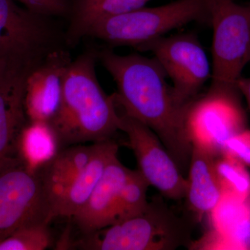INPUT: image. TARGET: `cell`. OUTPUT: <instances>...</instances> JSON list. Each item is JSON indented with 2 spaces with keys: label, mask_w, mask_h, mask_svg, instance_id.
Returning a JSON list of instances; mask_svg holds the SVG:
<instances>
[{
  "label": "cell",
  "mask_w": 250,
  "mask_h": 250,
  "mask_svg": "<svg viewBox=\"0 0 250 250\" xmlns=\"http://www.w3.org/2000/svg\"><path fill=\"white\" fill-rule=\"evenodd\" d=\"M98 59L117 86L116 104L122 111L152 130L178 166L188 170L192 145L187 129L189 105L179 103L157 61L139 53L120 55L109 49Z\"/></svg>",
  "instance_id": "obj_1"
},
{
  "label": "cell",
  "mask_w": 250,
  "mask_h": 250,
  "mask_svg": "<svg viewBox=\"0 0 250 250\" xmlns=\"http://www.w3.org/2000/svg\"><path fill=\"white\" fill-rule=\"evenodd\" d=\"M98 59V52L88 51L67 67L58 108L47 122L59 150L111 139L120 130L115 94L105 93L97 77Z\"/></svg>",
  "instance_id": "obj_2"
},
{
  "label": "cell",
  "mask_w": 250,
  "mask_h": 250,
  "mask_svg": "<svg viewBox=\"0 0 250 250\" xmlns=\"http://www.w3.org/2000/svg\"><path fill=\"white\" fill-rule=\"evenodd\" d=\"M197 219L189 212L179 215L159 195L146 209L75 241L83 250H174L190 249Z\"/></svg>",
  "instance_id": "obj_3"
},
{
  "label": "cell",
  "mask_w": 250,
  "mask_h": 250,
  "mask_svg": "<svg viewBox=\"0 0 250 250\" xmlns=\"http://www.w3.org/2000/svg\"><path fill=\"white\" fill-rule=\"evenodd\" d=\"M203 21H209L207 0H177L102 20L90 27L85 36L136 49L173 29Z\"/></svg>",
  "instance_id": "obj_4"
},
{
  "label": "cell",
  "mask_w": 250,
  "mask_h": 250,
  "mask_svg": "<svg viewBox=\"0 0 250 250\" xmlns=\"http://www.w3.org/2000/svg\"><path fill=\"white\" fill-rule=\"evenodd\" d=\"M213 27L211 84L237 87L250 62V5L207 0Z\"/></svg>",
  "instance_id": "obj_5"
},
{
  "label": "cell",
  "mask_w": 250,
  "mask_h": 250,
  "mask_svg": "<svg viewBox=\"0 0 250 250\" xmlns=\"http://www.w3.org/2000/svg\"><path fill=\"white\" fill-rule=\"evenodd\" d=\"M241 95L237 87L211 84L190 104L186 123L192 146L217 157L230 138L247 129Z\"/></svg>",
  "instance_id": "obj_6"
},
{
  "label": "cell",
  "mask_w": 250,
  "mask_h": 250,
  "mask_svg": "<svg viewBox=\"0 0 250 250\" xmlns=\"http://www.w3.org/2000/svg\"><path fill=\"white\" fill-rule=\"evenodd\" d=\"M136 49L153 54L172 81L174 95L182 104H190L211 78L207 54L198 38L192 33L161 36Z\"/></svg>",
  "instance_id": "obj_7"
},
{
  "label": "cell",
  "mask_w": 250,
  "mask_h": 250,
  "mask_svg": "<svg viewBox=\"0 0 250 250\" xmlns=\"http://www.w3.org/2000/svg\"><path fill=\"white\" fill-rule=\"evenodd\" d=\"M53 18L21 8L15 0H0V58L16 56L42 60L65 48V32Z\"/></svg>",
  "instance_id": "obj_8"
},
{
  "label": "cell",
  "mask_w": 250,
  "mask_h": 250,
  "mask_svg": "<svg viewBox=\"0 0 250 250\" xmlns=\"http://www.w3.org/2000/svg\"><path fill=\"white\" fill-rule=\"evenodd\" d=\"M119 129L129 139L139 170L162 196L182 200L187 195L188 180L179 170L157 135L132 117L120 113Z\"/></svg>",
  "instance_id": "obj_9"
},
{
  "label": "cell",
  "mask_w": 250,
  "mask_h": 250,
  "mask_svg": "<svg viewBox=\"0 0 250 250\" xmlns=\"http://www.w3.org/2000/svg\"><path fill=\"white\" fill-rule=\"evenodd\" d=\"M43 60L15 56L0 58V158L17 156L20 135L29 123L24 106L26 82Z\"/></svg>",
  "instance_id": "obj_10"
},
{
  "label": "cell",
  "mask_w": 250,
  "mask_h": 250,
  "mask_svg": "<svg viewBox=\"0 0 250 250\" xmlns=\"http://www.w3.org/2000/svg\"><path fill=\"white\" fill-rule=\"evenodd\" d=\"M72 59L66 49L49 54L30 72L26 82L24 106L30 122H48L60 103L65 73Z\"/></svg>",
  "instance_id": "obj_11"
},
{
  "label": "cell",
  "mask_w": 250,
  "mask_h": 250,
  "mask_svg": "<svg viewBox=\"0 0 250 250\" xmlns=\"http://www.w3.org/2000/svg\"><path fill=\"white\" fill-rule=\"evenodd\" d=\"M131 170L118 156L108 164L89 198L72 217L82 234H90L116 223L118 200Z\"/></svg>",
  "instance_id": "obj_12"
},
{
  "label": "cell",
  "mask_w": 250,
  "mask_h": 250,
  "mask_svg": "<svg viewBox=\"0 0 250 250\" xmlns=\"http://www.w3.org/2000/svg\"><path fill=\"white\" fill-rule=\"evenodd\" d=\"M96 143L93 157L51 208V220L76 214L89 198L106 166L118 156V146L113 139Z\"/></svg>",
  "instance_id": "obj_13"
},
{
  "label": "cell",
  "mask_w": 250,
  "mask_h": 250,
  "mask_svg": "<svg viewBox=\"0 0 250 250\" xmlns=\"http://www.w3.org/2000/svg\"><path fill=\"white\" fill-rule=\"evenodd\" d=\"M215 158L192 146L186 195L187 211L200 221L210 214L223 199V192L215 168Z\"/></svg>",
  "instance_id": "obj_14"
},
{
  "label": "cell",
  "mask_w": 250,
  "mask_h": 250,
  "mask_svg": "<svg viewBox=\"0 0 250 250\" xmlns=\"http://www.w3.org/2000/svg\"><path fill=\"white\" fill-rule=\"evenodd\" d=\"M96 147L95 143L62 148L36 169L48 202L49 218L51 208L89 162Z\"/></svg>",
  "instance_id": "obj_15"
},
{
  "label": "cell",
  "mask_w": 250,
  "mask_h": 250,
  "mask_svg": "<svg viewBox=\"0 0 250 250\" xmlns=\"http://www.w3.org/2000/svg\"><path fill=\"white\" fill-rule=\"evenodd\" d=\"M151 0H70L67 46L77 45L93 24L102 20L125 14L146 6Z\"/></svg>",
  "instance_id": "obj_16"
},
{
  "label": "cell",
  "mask_w": 250,
  "mask_h": 250,
  "mask_svg": "<svg viewBox=\"0 0 250 250\" xmlns=\"http://www.w3.org/2000/svg\"><path fill=\"white\" fill-rule=\"evenodd\" d=\"M58 150L47 122L29 121L20 135L17 156L31 170H36Z\"/></svg>",
  "instance_id": "obj_17"
},
{
  "label": "cell",
  "mask_w": 250,
  "mask_h": 250,
  "mask_svg": "<svg viewBox=\"0 0 250 250\" xmlns=\"http://www.w3.org/2000/svg\"><path fill=\"white\" fill-rule=\"evenodd\" d=\"M215 168L224 197L246 201L250 196L248 166L233 156L223 153L215 158Z\"/></svg>",
  "instance_id": "obj_18"
},
{
  "label": "cell",
  "mask_w": 250,
  "mask_h": 250,
  "mask_svg": "<svg viewBox=\"0 0 250 250\" xmlns=\"http://www.w3.org/2000/svg\"><path fill=\"white\" fill-rule=\"evenodd\" d=\"M47 219L23 225L0 241V250H45L51 246L52 236Z\"/></svg>",
  "instance_id": "obj_19"
},
{
  "label": "cell",
  "mask_w": 250,
  "mask_h": 250,
  "mask_svg": "<svg viewBox=\"0 0 250 250\" xmlns=\"http://www.w3.org/2000/svg\"><path fill=\"white\" fill-rule=\"evenodd\" d=\"M149 187L150 184L139 170H131L118 200L116 223L139 215L146 209Z\"/></svg>",
  "instance_id": "obj_20"
},
{
  "label": "cell",
  "mask_w": 250,
  "mask_h": 250,
  "mask_svg": "<svg viewBox=\"0 0 250 250\" xmlns=\"http://www.w3.org/2000/svg\"><path fill=\"white\" fill-rule=\"evenodd\" d=\"M49 210L42 207L4 206L0 207V241L26 224L49 218Z\"/></svg>",
  "instance_id": "obj_21"
},
{
  "label": "cell",
  "mask_w": 250,
  "mask_h": 250,
  "mask_svg": "<svg viewBox=\"0 0 250 250\" xmlns=\"http://www.w3.org/2000/svg\"><path fill=\"white\" fill-rule=\"evenodd\" d=\"M22 3L26 9L47 17H68L70 0H15Z\"/></svg>",
  "instance_id": "obj_22"
},
{
  "label": "cell",
  "mask_w": 250,
  "mask_h": 250,
  "mask_svg": "<svg viewBox=\"0 0 250 250\" xmlns=\"http://www.w3.org/2000/svg\"><path fill=\"white\" fill-rule=\"evenodd\" d=\"M223 153L233 156L250 167V130L244 129L230 138L225 143Z\"/></svg>",
  "instance_id": "obj_23"
},
{
  "label": "cell",
  "mask_w": 250,
  "mask_h": 250,
  "mask_svg": "<svg viewBox=\"0 0 250 250\" xmlns=\"http://www.w3.org/2000/svg\"><path fill=\"white\" fill-rule=\"evenodd\" d=\"M237 88L246 98L250 110V77H241L237 82Z\"/></svg>",
  "instance_id": "obj_24"
},
{
  "label": "cell",
  "mask_w": 250,
  "mask_h": 250,
  "mask_svg": "<svg viewBox=\"0 0 250 250\" xmlns=\"http://www.w3.org/2000/svg\"><path fill=\"white\" fill-rule=\"evenodd\" d=\"M6 159H8V158H4V159H3V158H0V166L4 164V162L5 161H6Z\"/></svg>",
  "instance_id": "obj_25"
}]
</instances>
